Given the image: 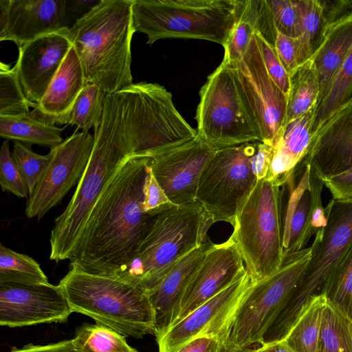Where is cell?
Returning a JSON list of instances; mask_svg holds the SVG:
<instances>
[{"instance_id":"24","label":"cell","mask_w":352,"mask_h":352,"mask_svg":"<svg viewBox=\"0 0 352 352\" xmlns=\"http://www.w3.org/2000/svg\"><path fill=\"white\" fill-rule=\"evenodd\" d=\"M313 109L282 125L274 143L267 179L280 186L291 180L306 156L312 139Z\"/></svg>"},{"instance_id":"10","label":"cell","mask_w":352,"mask_h":352,"mask_svg":"<svg viewBox=\"0 0 352 352\" xmlns=\"http://www.w3.org/2000/svg\"><path fill=\"white\" fill-rule=\"evenodd\" d=\"M311 256V246L289 254L283 258L278 270L253 285L230 327L226 342L229 352L263 342L304 275Z\"/></svg>"},{"instance_id":"32","label":"cell","mask_w":352,"mask_h":352,"mask_svg":"<svg viewBox=\"0 0 352 352\" xmlns=\"http://www.w3.org/2000/svg\"><path fill=\"white\" fill-rule=\"evenodd\" d=\"M125 338L107 326L85 322L76 328L72 340L78 352H138Z\"/></svg>"},{"instance_id":"16","label":"cell","mask_w":352,"mask_h":352,"mask_svg":"<svg viewBox=\"0 0 352 352\" xmlns=\"http://www.w3.org/2000/svg\"><path fill=\"white\" fill-rule=\"evenodd\" d=\"M217 150L196 136L151 157V170L173 204L183 206L196 202L201 173Z\"/></svg>"},{"instance_id":"6","label":"cell","mask_w":352,"mask_h":352,"mask_svg":"<svg viewBox=\"0 0 352 352\" xmlns=\"http://www.w3.org/2000/svg\"><path fill=\"white\" fill-rule=\"evenodd\" d=\"M273 144L259 141L219 149L199 177L196 201L214 223L232 226L236 213L258 179L266 178Z\"/></svg>"},{"instance_id":"46","label":"cell","mask_w":352,"mask_h":352,"mask_svg":"<svg viewBox=\"0 0 352 352\" xmlns=\"http://www.w3.org/2000/svg\"><path fill=\"white\" fill-rule=\"evenodd\" d=\"M8 352H78L73 340H65L45 345L26 344L21 348L13 347Z\"/></svg>"},{"instance_id":"19","label":"cell","mask_w":352,"mask_h":352,"mask_svg":"<svg viewBox=\"0 0 352 352\" xmlns=\"http://www.w3.org/2000/svg\"><path fill=\"white\" fill-rule=\"evenodd\" d=\"M246 272L241 254L231 237L222 243H214L188 284L175 322L221 292Z\"/></svg>"},{"instance_id":"1","label":"cell","mask_w":352,"mask_h":352,"mask_svg":"<svg viewBox=\"0 0 352 352\" xmlns=\"http://www.w3.org/2000/svg\"><path fill=\"white\" fill-rule=\"evenodd\" d=\"M169 123L166 110L142 82L107 94L86 169L63 212L54 220L50 258H73L91 212L105 186L129 156H151L163 144Z\"/></svg>"},{"instance_id":"44","label":"cell","mask_w":352,"mask_h":352,"mask_svg":"<svg viewBox=\"0 0 352 352\" xmlns=\"http://www.w3.org/2000/svg\"><path fill=\"white\" fill-rule=\"evenodd\" d=\"M322 180L331 192L332 199L352 197V168L343 173L324 177Z\"/></svg>"},{"instance_id":"5","label":"cell","mask_w":352,"mask_h":352,"mask_svg":"<svg viewBox=\"0 0 352 352\" xmlns=\"http://www.w3.org/2000/svg\"><path fill=\"white\" fill-rule=\"evenodd\" d=\"M212 224L197 201L164 207L155 214L134 261L120 278L149 294L175 263L204 243Z\"/></svg>"},{"instance_id":"34","label":"cell","mask_w":352,"mask_h":352,"mask_svg":"<svg viewBox=\"0 0 352 352\" xmlns=\"http://www.w3.org/2000/svg\"><path fill=\"white\" fill-rule=\"evenodd\" d=\"M107 94L98 85L86 83L73 107L69 124L89 131L98 126L102 118Z\"/></svg>"},{"instance_id":"35","label":"cell","mask_w":352,"mask_h":352,"mask_svg":"<svg viewBox=\"0 0 352 352\" xmlns=\"http://www.w3.org/2000/svg\"><path fill=\"white\" fill-rule=\"evenodd\" d=\"M325 295L352 320V243L333 270Z\"/></svg>"},{"instance_id":"39","label":"cell","mask_w":352,"mask_h":352,"mask_svg":"<svg viewBox=\"0 0 352 352\" xmlns=\"http://www.w3.org/2000/svg\"><path fill=\"white\" fill-rule=\"evenodd\" d=\"M0 184L3 191L10 192L19 198L29 197L25 179L10 151L8 140L3 141L1 148Z\"/></svg>"},{"instance_id":"20","label":"cell","mask_w":352,"mask_h":352,"mask_svg":"<svg viewBox=\"0 0 352 352\" xmlns=\"http://www.w3.org/2000/svg\"><path fill=\"white\" fill-rule=\"evenodd\" d=\"M299 165H309L320 179L352 168V102L322 125Z\"/></svg>"},{"instance_id":"9","label":"cell","mask_w":352,"mask_h":352,"mask_svg":"<svg viewBox=\"0 0 352 352\" xmlns=\"http://www.w3.org/2000/svg\"><path fill=\"white\" fill-rule=\"evenodd\" d=\"M327 223L315 234L311 259L287 305L270 329L283 339L311 299L325 294L330 275L352 243V197L334 199L324 208Z\"/></svg>"},{"instance_id":"15","label":"cell","mask_w":352,"mask_h":352,"mask_svg":"<svg viewBox=\"0 0 352 352\" xmlns=\"http://www.w3.org/2000/svg\"><path fill=\"white\" fill-rule=\"evenodd\" d=\"M59 285L0 283V325L65 322L72 313Z\"/></svg>"},{"instance_id":"36","label":"cell","mask_w":352,"mask_h":352,"mask_svg":"<svg viewBox=\"0 0 352 352\" xmlns=\"http://www.w3.org/2000/svg\"><path fill=\"white\" fill-rule=\"evenodd\" d=\"M34 102L26 97L16 68L0 64V116H12L30 113Z\"/></svg>"},{"instance_id":"47","label":"cell","mask_w":352,"mask_h":352,"mask_svg":"<svg viewBox=\"0 0 352 352\" xmlns=\"http://www.w3.org/2000/svg\"><path fill=\"white\" fill-rule=\"evenodd\" d=\"M250 352H295L285 340L263 342L261 346Z\"/></svg>"},{"instance_id":"3","label":"cell","mask_w":352,"mask_h":352,"mask_svg":"<svg viewBox=\"0 0 352 352\" xmlns=\"http://www.w3.org/2000/svg\"><path fill=\"white\" fill-rule=\"evenodd\" d=\"M133 0H100L69 28L86 83L107 94L133 84Z\"/></svg>"},{"instance_id":"14","label":"cell","mask_w":352,"mask_h":352,"mask_svg":"<svg viewBox=\"0 0 352 352\" xmlns=\"http://www.w3.org/2000/svg\"><path fill=\"white\" fill-rule=\"evenodd\" d=\"M94 141L89 131H76L51 148L50 162L26 204L28 217L40 220L78 184L89 160Z\"/></svg>"},{"instance_id":"48","label":"cell","mask_w":352,"mask_h":352,"mask_svg":"<svg viewBox=\"0 0 352 352\" xmlns=\"http://www.w3.org/2000/svg\"><path fill=\"white\" fill-rule=\"evenodd\" d=\"M250 349L247 348V349H243V350H241V351H236V352H250ZM223 352H229V351H228L227 350V349H226L224 351H223Z\"/></svg>"},{"instance_id":"22","label":"cell","mask_w":352,"mask_h":352,"mask_svg":"<svg viewBox=\"0 0 352 352\" xmlns=\"http://www.w3.org/2000/svg\"><path fill=\"white\" fill-rule=\"evenodd\" d=\"M213 244L208 239L181 258L149 294L155 314L156 340L177 320L188 284Z\"/></svg>"},{"instance_id":"11","label":"cell","mask_w":352,"mask_h":352,"mask_svg":"<svg viewBox=\"0 0 352 352\" xmlns=\"http://www.w3.org/2000/svg\"><path fill=\"white\" fill-rule=\"evenodd\" d=\"M197 136L216 148L259 141L239 94L232 63L223 59L199 91Z\"/></svg>"},{"instance_id":"13","label":"cell","mask_w":352,"mask_h":352,"mask_svg":"<svg viewBox=\"0 0 352 352\" xmlns=\"http://www.w3.org/2000/svg\"><path fill=\"white\" fill-rule=\"evenodd\" d=\"M248 272L221 292L173 324L156 340L158 352H176L201 337L217 338L225 343L236 316L255 283Z\"/></svg>"},{"instance_id":"12","label":"cell","mask_w":352,"mask_h":352,"mask_svg":"<svg viewBox=\"0 0 352 352\" xmlns=\"http://www.w3.org/2000/svg\"><path fill=\"white\" fill-rule=\"evenodd\" d=\"M232 65L259 142L273 144L285 120L287 98L265 68L255 32L244 55Z\"/></svg>"},{"instance_id":"40","label":"cell","mask_w":352,"mask_h":352,"mask_svg":"<svg viewBox=\"0 0 352 352\" xmlns=\"http://www.w3.org/2000/svg\"><path fill=\"white\" fill-rule=\"evenodd\" d=\"M276 30L285 36H299V17L295 0H266Z\"/></svg>"},{"instance_id":"31","label":"cell","mask_w":352,"mask_h":352,"mask_svg":"<svg viewBox=\"0 0 352 352\" xmlns=\"http://www.w3.org/2000/svg\"><path fill=\"white\" fill-rule=\"evenodd\" d=\"M318 352H352V320L328 299L322 313Z\"/></svg>"},{"instance_id":"29","label":"cell","mask_w":352,"mask_h":352,"mask_svg":"<svg viewBox=\"0 0 352 352\" xmlns=\"http://www.w3.org/2000/svg\"><path fill=\"white\" fill-rule=\"evenodd\" d=\"M327 301L325 294L314 297L283 339L295 352H318L322 313Z\"/></svg>"},{"instance_id":"30","label":"cell","mask_w":352,"mask_h":352,"mask_svg":"<svg viewBox=\"0 0 352 352\" xmlns=\"http://www.w3.org/2000/svg\"><path fill=\"white\" fill-rule=\"evenodd\" d=\"M299 17L298 45V66L307 62L318 47L323 28L324 1L321 0H295Z\"/></svg>"},{"instance_id":"41","label":"cell","mask_w":352,"mask_h":352,"mask_svg":"<svg viewBox=\"0 0 352 352\" xmlns=\"http://www.w3.org/2000/svg\"><path fill=\"white\" fill-rule=\"evenodd\" d=\"M265 68L275 84L287 98L289 74L281 63L274 47L255 32Z\"/></svg>"},{"instance_id":"7","label":"cell","mask_w":352,"mask_h":352,"mask_svg":"<svg viewBox=\"0 0 352 352\" xmlns=\"http://www.w3.org/2000/svg\"><path fill=\"white\" fill-rule=\"evenodd\" d=\"M237 0H133L135 32L151 45L170 38L206 40L225 45L236 19Z\"/></svg>"},{"instance_id":"45","label":"cell","mask_w":352,"mask_h":352,"mask_svg":"<svg viewBox=\"0 0 352 352\" xmlns=\"http://www.w3.org/2000/svg\"><path fill=\"white\" fill-rule=\"evenodd\" d=\"M226 349L225 343L221 340L201 337L189 342L176 352H223Z\"/></svg>"},{"instance_id":"26","label":"cell","mask_w":352,"mask_h":352,"mask_svg":"<svg viewBox=\"0 0 352 352\" xmlns=\"http://www.w3.org/2000/svg\"><path fill=\"white\" fill-rule=\"evenodd\" d=\"M60 128L43 118L33 109L28 113L0 116V136L6 140H14L23 144H38L50 147L59 145L63 140Z\"/></svg>"},{"instance_id":"17","label":"cell","mask_w":352,"mask_h":352,"mask_svg":"<svg viewBox=\"0 0 352 352\" xmlns=\"http://www.w3.org/2000/svg\"><path fill=\"white\" fill-rule=\"evenodd\" d=\"M66 0H0V41L19 48L69 27Z\"/></svg>"},{"instance_id":"28","label":"cell","mask_w":352,"mask_h":352,"mask_svg":"<svg viewBox=\"0 0 352 352\" xmlns=\"http://www.w3.org/2000/svg\"><path fill=\"white\" fill-rule=\"evenodd\" d=\"M319 96L318 76L308 60L289 74V91L283 124L315 109Z\"/></svg>"},{"instance_id":"8","label":"cell","mask_w":352,"mask_h":352,"mask_svg":"<svg viewBox=\"0 0 352 352\" xmlns=\"http://www.w3.org/2000/svg\"><path fill=\"white\" fill-rule=\"evenodd\" d=\"M279 185L258 179L239 208L230 237L254 282L274 273L283 261Z\"/></svg>"},{"instance_id":"2","label":"cell","mask_w":352,"mask_h":352,"mask_svg":"<svg viewBox=\"0 0 352 352\" xmlns=\"http://www.w3.org/2000/svg\"><path fill=\"white\" fill-rule=\"evenodd\" d=\"M151 160L134 154L120 166L94 205L69 266L118 278L129 269L157 212L142 209Z\"/></svg>"},{"instance_id":"4","label":"cell","mask_w":352,"mask_h":352,"mask_svg":"<svg viewBox=\"0 0 352 352\" xmlns=\"http://www.w3.org/2000/svg\"><path fill=\"white\" fill-rule=\"evenodd\" d=\"M58 285L73 312L93 318L125 337L155 334V314L149 294L120 278L69 266Z\"/></svg>"},{"instance_id":"27","label":"cell","mask_w":352,"mask_h":352,"mask_svg":"<svg viewBox=\"0 0 352 352\" xmlns=\"http://www.w3.org/2000/svg\"><path fill=\"white\" fill-rule=\"evenodd\" d=\"M352 102V47L314 110L311 135L338 110Z\"/></svg>"},{"instance_id":"37","label":"cell","mask_w":352,"mask_h":352,"mask_svg":"<svg viewBox=\"0 0 352 352\" xmlns=\"http://www.w3.org/2000/svg\"><path fill=\"white\" fill-rule=\"evenodd\" d=\"M12 155L25 179L30 197L46 170L52 153L50 151L45 155H39L30 145L14 141Z\"/></svg>"},{"instance_id":"23","label":"cell","mask_w":352,"mask_h":352,"mask_svg":"<svg viewBox=\"0 0 352 352\" xmlns=\"http://www.w3.org/2000/svg\"><path fill=\"white\" fill-rule=\"evenodd\" d=\"M86 82L80 59L72 46L42 99L33 109L54 124H69L73 107Z\"/></svg>"},{"instance_id":"43","label":"cell","mask_w":352,"mask_h":352,"mask_svg":"<svg viewBox=\"0 0 352 352\" xmlns=\"http://www.w3.org/2000/svg\"><path fill=\"white\" fill-rule=\"evenodd\" d=\"M274 48L288 74H292L298 67L296 38L285 36L277 31Z\"/></svg>"},{"instance_id":"25","label":"cell","mask_w":352,"mask_h":352,"mask_svg":"<svg viewBox=\"0 0 352 352\" xmlns=\"http://www.w3.org/2000/svg\"><path fill=\"white\" fill-rule=\"evenodd\" d=\"M351 47L352 12L325 23L319 44L309 59L318 76L319 99Z\"/></svg>"},{"instance_id":"33","label":"cell","mask_w":352,"mask_h":352,"mask_svg":"<svg viewBox=\"0 0 352 352\" xmlns=\"http://www.w3.org/2000/svg\"><path fill=\"white\" fill-rule=\"evenodd\" d=\"M0 283L34 285L46 284L49 281L34 259L1 243Z\"/></svg>"},{"instance_id":"38","label":"cell","mask_w":352,"mask_h":352,"mask_svg":"<svg viewBox=\"0 0 352 352\" xmlns=\"http://www.w3.org/2000/svg\"><path fill=\"white\" fill-rule=\"evenodd\" d=\"M255 32L250 19L243 11L240 0H237L236 19L230 34L223 46L224 60L234 63L245 53Z\"/></svg>"},{"instance_id":"21","label":"cell","mask_w":352,"mask_h":352,"mask_svg":"<svg viewBox=\"0 0 352 352\" xmlns=\"http://www.w3.org/2000/svg\"><path fill=\"white\" fill-rule=\"evenodd\" d=\"M289 199L283 228V258L294 252L298 241L308 242L325 221L322 202L324 184L309 165Z\"/></svg>"},{"instance_id":"42","label":"cell","mask_w":352,"mask_h":352,"mask_svg":"<svg viewBox=\"0 0 352 352\" xmlns=\"http://www.w3.org/2000/svg\"><path fill=\"white\" fill-rule=\"evenodd\" d=\"M143 195L142 209L145 213H155L173 204L156 180L150 164L143 186Z\"/></svg>"},{"instance_id":"18","label":"cell","mask_w":352,"mask_h":352,"mask_svg":"<svg viewBox=\"0 0 352 352\" xmlns=\"http://www.w3.org/2000/svg\"><path fill=\"white\" fill-rule=\"evenodd\" d=\"M69 27L41 36L19 48L14 65L28 99L38 103L72 46Z\"/></svg>"}]
</instances>
